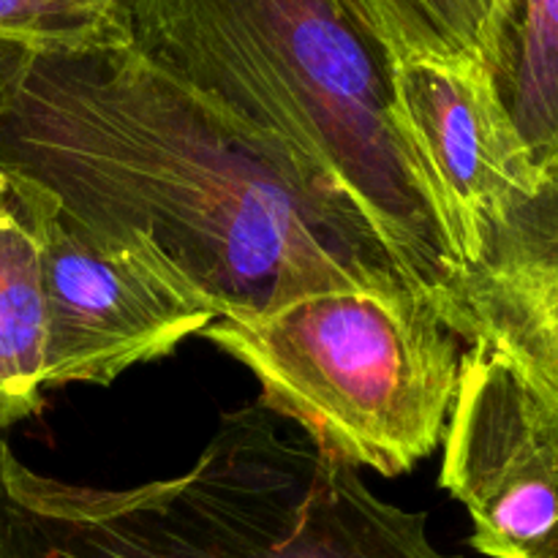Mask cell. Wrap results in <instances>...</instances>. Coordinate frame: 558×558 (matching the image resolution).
Wrapping results in <instances>:
<instances>
[{
  "label": "cell",
  "instance_id": "cell-1",
  "mask_svg": "<svg viewBox=\"0 0 558 558\" xmlns=\"http://www.w3.org/2000/svg\"><path fill=\"white\" fill-rule=\"evenodd\" d=\"M0 169L87 227L145 238L218 319L336 289L412 292L352 207L134 44L33 52L0 114Z\"/></svg>",
  "mask_w": 558,
  "mask_h": 558
},
{
  "label": "cell",
  "instance_id": "cell-2",
  "mask_svg": "<svg viewBox=\"0 0 558 558\" xmlns=\"http://www.w3.org/2000/svg\"><path fill=\"white\" fill-rule=\"evenodd\" d=\"M131 44L352 207L450 327L458 267L392 118L390 60L341 0H129Z\"/></svg>",
  "mask_w": 558,
  "mask_h": 558
},
{
  "label": "cell",
  "instance_id": "cell-3",
  "mask_svg": "<svg viewBox=\"0 0 558 558\" xmlns=\"http://www.w3.org/2000/svg\"><path fill=\"white\" fill-rule=\"evenodd\" d=\"M276 420L221 414L189 472L120 490L33 472L0 439V558H463Z\"/></svg>",
  "mask_w": 558,
  "mask_h": 558
},
{
  "label": "cell",
  "instance_id": "cell-4",
  "mask_svg": "<svg viewBox=\"0 0 558 558\" xmlns=\"http://www.w3.org/2000/svg\"><path fill=\"white\" fill-rule=\"evenodd\" d=\"M199 336L256 376V407L349 466L398 477L445 439L463 341L407 287L305 294Z\"/></svg>",
  "mask_w": 558,
  "mask_h": 558
},
{
  "label": "cell",
  "instance_id": "cell-5",
  "mask_svg": "<svg viewBox=\"0 0 558 558\" xmlns=\"http://www.w3.org/2000/svg\"><path fill=\"white\" fill-rule=\"evenodd\" d=\"M47 387L112 385L218 319L183 272L134 232L76 221L52 196L44 227Z\"/></svg>",
  "mask_w": 558,
  "mask_h": 558
},
{
  "label": "cell",
  "instance_id": "cell-6",
  "mask_svg": "<svg viewBox=\"0 0 558 558\" xmlns=\"http://www.w3.org/2000/svg\"><path fill=\"white\" fill-rule=\"evenodd\" d=\"M439 485L485 558H558V412L480 347L463 349Z\"/></svg>",
  "mask_w": 558,
  "mask_h": 558
},
{
  "label": "cell",
  "instance_id": "cell-7",
  "mask_svg": "<svg viewBox=\"0 0 558 558\" xmlns=\"http://www.w3.org/2000/svg\"><path fill=\"white\" fill-rule=\"evenodd\" d=\"M390 82L392 118L428 178L463 270L477 259L488 229L548 178L507 114L488 65L407 60L390 63Z\"/></svg>",
  "mask_w": 558,
  "mask_h": 558
},
{
  "label": "cell",
  "instance_id": "cell-8",
  "mask_svg": "<svg viewBox=\"0 0 558 558\" xmlns=\"http://www.w3.org/2000/svg\"><path fill=\"white\" fill-rule=\"evenodd\" d=\"M450 330L510 365L558 412V180L488 229L456 281Z\"/></svg>",
  "mask_w": 558,
  "mask_h": 558
},
{
  "label": "cell",
  "instance_id": "cell-9",
  "mask_svg": "<svg viewBox=\"0 0 558 558\" xmlns=\"http://www.w3.org/2000/svg\"><path fill=\"white\" fill-rule=\"evenodd\" d=\"M52 194L0 169V430L44 409L49 316L44 227Z\"/></svg>",
  "mask_w": 558,
  "mask_h": 558
},
{
  "label": "cell",
  "instance_id": "cell-10",
  "mask_svg": "<svg viewBox=\"0 0 558 558\" xmlns=\"http://www.w3.org/2000/svg\"><path fill=\"white\" fill-rule=\"evenodd\" d=\"M490 76L537 169L558 180V0H507Z\"/></svg>",
  "mask_w": 558,
  "mask_h": 558
},
{
  "label": "cell",
  "instance_id": "cell-11",
  "mask_svg": "<svg viewBox=\"0 0 558 558\" xmlns=\"http://www.w3.org/2000/svg\"><path fill=\"white\" fill-rule=\"evenodd\" d=\"M507 0H341L390 63L494 60Z\"/></svg>",
  "mask_w": 558,
  "mask_h": 558
},
{
  "label": "cell",
  "instance_id": "cell-12",
  "mask_svg": "<svg viewBox=\"0 0 558 558\" xmlns=\"http://www.w3.org/2000/svg\"><path fill=\"white\" fill-rule=\"evenodd\" d=\"M0 41L33 52L131 44L129 0H0Z\"/></svg>",
  "mask_w": 558,
  "mask_h": 558
},
{
  "label": "cell",
  "instance_id": "cell-13",
  "mask_svg": "<svg viewBox=\"0 0 558 558\" xmlns=\"http://www.w3.org/2000/svg\"><path fill=\"white\" fill-rule=\"evenodd\" d=\"M31 54L33 49L20 47V44L0 41V114H3L5 104H9L11 93H14L16 82H20Z\"/></svg>",
  "mask_w": 558,
  "mask_h": 558
}]
</instances>
